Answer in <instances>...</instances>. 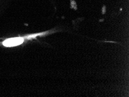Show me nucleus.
<instances>
[{"label":"nucleus","mask_w":129,"mask_h":97,"mask_svg":"<svg viewBox=\"0 0 129 97\" xmlns=\"http://www.w3.org/2000/svg\"><path fill=\"white\" fill-rule=\"evenodd\" d=\"M24 38L23 37H15V38L7 39L4 41L3 44L5 47H12L21 44L24 42Z\"/></svg>","instance_id":"1"}]
</instances>
